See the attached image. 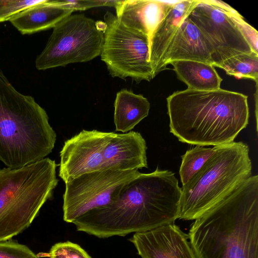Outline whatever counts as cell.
I'll list each match as a JSON object with an SVG mask.
<instances>
[{
  "label": "cell",
  "mask_w": 258,
  "mask_h": 258,
  "mask_svg": "<svg viewBox=\"0 0 258 258\" xmlns=\"http://www.w3.org/2000/svg\"><path fill=\"white\" fill-rule=\"evenodd\" d=\"M181 192L175 174L157 167L129 181L112 204L73 223L78 231L101 238L150 230L178 219Z\"/></svg>",
  "instance_id": "obj_1"
},
{
  "label": "cell",
  "mask_w": 258,
  "mask_h": 258,
  "mask_svg": "<svg viewBox=\"0 0 258 258\" xmlns=\"http://www.w3.org/2000/svg\"><path fill=\"white\" fill-rule=\"evenodd\" d=\"M196 258H258V176H250L191 224Z\"/></svg>",
  "instance_id": "obj_2"
},
{
  "label": "cell",
  "mask_w": 258,
  "mask_h": 258,
  "mask_svg": "<svg viewBox=\"0 0 258 258\" xmlns=\"http://www.w3.org/2000/svg\"><path fill=\"white\" fill-rule=\"evenodd\" d=\"M166 100L170 132L182 143L227 144L248 123L247 96L240 93L186 89L173 92Z\"/></svg>",
  "instance_id": "obj_3"
},
{
  "label": "cell",
  "mask_w": 258,
  "mask_h": 258,
  "mask_svg": "<svg viewBox=\"0 0 258 258\" xmlns=\"http://www.w3.org/2000/svg\"><path fill=\"white\" fill-rule=\"evenodd\" d=\"M56 139L44 109L0 70V161L11 169L36 162L51 153Z\"/></svg>",
  "instance_id": "obj_4"
},
{
  "label": "cell",
  "mask_w": 258,
  "mask_h": 258,
  "mask_svg": "<svg viewBox=\"0 0 258 258\" xmlns=\"http://www.w3.org/2000/svg\"><path fill=\"white\" fill-rule=\"evenodd\" d=\"M57 166L45 158L20 168H0V241L27 229L52 197Z\"/></svg>",
  "instance_id": "obj_5"
},
{
  "label": "cell",
  "mask_w": 258,
  "mask_h": 258,
  "mask_svg": "<svg viewBox=\"0 0 258 258\" xmlns=\"http://www.w3.org/2000/svg\"><path fill=\"white\" fill-rule=\"evenodd\" d=\"M249 151L242 142L217 146L202 168L182 185L178 219H196L250 177Z\"/></svg>",
  "instance_id": "obj_6"
},
{
  "label": "cell",
  "mask_w": 258,
  "mask_h": 258,
  "mask_svg": "<svg viewBox=\"0 0 258 258\" xmlns=\"http://www.w3.org/2000/svg\"><path fill=\"white\" fill-rule=\"evenodd\" d=\"M104 30L103 22H95L82 14L71 15L53 28L36 57V68L45 70L93 59L100 55Z\"/></svg>",
  "instance_id": "obj_7"
},
{
  "label": "cell",
  "mask_w": 258,
  "mask_h": 258,
  "mask_svg": "<svg viewBox=\"0 0 258 258\" xmlns=\"http://www.w3.org/2000/svg\"><path fill=\"white\" fill-rule=\"evenodd\" d=\"M104 22L100 55L112 77L130 78L137 83L153 79L148 37L125 26L110 12L104 15Z\"/></svg>",
  "instance_id": "obj_8"
},
{
  "label": "cell",
  "mask_w": 258,
  "mask_h": 258,
  "mask_svg": "<svg viewBox=\"0 0 258 258\" xmlns=\"http://www.w3.org/2000/svg\"><path fill=\"white\" fill-rule=\"evenodd\" d=\"M140 173L138 170H104L70 179L63 196V220L73 223L88 211L112 204L123 186Z\"/></svg>",
  "instance_id": "obj_9"
},
{
  "label": "cell",
  "mask_w": 258,
  "mask_h": 258,
  "mask_svg": "<svg viewBox=\"0 0 258 258\" xmlns=\"http://www.w3.org/2000/svg\"><path fill=\"white\" fill-rule=\"evenodd\" d=\"M188 17L210 45L214 67L237 54L254 52L230 17L204 0Z\"/></svg>",
  "instance_id": "obj_10"
},
{
  "label": "cell",
  "mask_w": 258,
  "mask_h": 258,
  "mask_svg": "<svg viewBox=\"0 0 258 258\" xmlns=\"http://www.w3.org/2000/svg\"><path fill=\"white\" fill-rule=\"evenodd\" d=\"M112 133L83 130L64 142L59 165V176L64 183L81 175L102 170L104 149Z\"/></svg>",
  "instance_id": "obj_11"
},
{
  "label": "cell",
  "mask_w": 258,
  "mask_h": 258,
  "mask_svg": "<svg viewBox=\"0 0 258 258\" xmlns=\"http://www.w3.org/2000/svg\"><path fill=\"white\" fill-rule=\"evenodd\" d=\"M129 240L142 258H196L188 235L174 223L135 233Z\"/></svg>",
  "instance_id": "obj_12"
},
{
  "label": "cell",
  "mask_w": 258,
  "mask_h": 258,
  "mask_svg": "<svg viewBox=\"0 0 258 258\" xmlns=\"http://www.w3.org/2000/svg\"><path fill=\"white\" fill-rule=\"evenodd\" d=\"M200 0L167 2L161 21L149 41V61L152 76L165 70L164 62L168 48L183 21L191 14Z\"/></svg>",
  "instance_id": "obj_13"
},
{
  "label": "cell",
  "mask_w": 258,
  "mask_h": 258,
  "mask_svg": "<svg viewBox=\"0 0 258 258\" xmlns=\"http://www.w3.org/2000/svg\"><path fill=\"white\" fill-rule=\"evenodd\" d=\"M147 149L146 142L139 132H112L104 149L102 170H138L148 168Z\"/></svg>",
  "instance_id": "obj_14"
},
{
  "label": "cell",
  "mask_w": 258,
  "mask_h": 258,
  "mask_svg": "<svg viewBox=\"0 0 258 258\" xmlns=\"http://www.w3.org/2000/svg\"><path fill=\"white\" fill-rule=\"evenodd\" d=\"M213 51L208 41L188 17L180 26L166 54L164 68L175 60H194L213 65Z\"/></svg>",
  "instance_id": "obj_15"
},
{
  "label": "cell",
  "mask_w": 258,
  "mask_h": 258,
  "mask_svg": "<svg viewBox=\"0 0 258 258\" xmlns=\"http://www.w3.org/2000/svg\"><path fill=\"white\" fill-rule=\"evenodd\" d=\"M168 2L161 1H119L116 16L125 26L148 37L149 41L162 18Z\"/></svg>",
  "instance_id": "obj_16"
},
{
  "label": "cell",
  "mask_w": 258,
  "mask_h": 258,
  "mask_svg": "<svg viewBox=\"0 0 258 258\" xmlns=\"http://www.w3.org/2000/svg\"><path fill=\"white\" fill-rule=\"evenodd\" d=\"M73 12L57 1L42 0L19 12L9 21L22 34H31L53 28Z\"/></svg>",
  "instance_id": "obj_17"
},
{
  "label": "cell",
  "mask_w": 258,
  "mask_h": 258,
  "mask_svg": "<svg viewBox=\"0 0 258 258\" xmlns=\"http://www.w3.org/2000/svg\"><path fill=\"white\" fill-rule=\"evenodd\" d=\"M114 106L115 131L127 133L148 115L150 104L142 95L122 89L116 94Z\"/></svg>",
  "instance_id": "obj_18"
},
{
  "label": "cell",
  "mask_w": 258,
  "mask_h": 258,
  "mask_svg": "<svg viewBox=\"0 0 258 258\" xmlns=\"http://www.w3.org/2000/svg\"><path fill=\"white\" fill-rule=\"evenodd\" d=\"M170 64L177 78L188 89L213 91L221 88L222 79L212 64L194 60H175Z\"/></svg>",
  "instance_id": "obj_19"
},
{
  "label": "cell",
  "mask_w": 258,
  "mask_h": 258,
  "mask_svg": "<svg viewBox=\"0 0 258 258\" xmlns=\"http://www.w3.org/2000/svg\"><path fill=\"white\" fill-rule=\"evenodd\" d=\"M228 75L237 79H250L257 83L258 54L241 53L232 56L217 66Z\"/></svg>",
  "instance_id": "obj_20"
},
{
  "label": "cell",
  "mask_w": 258,
  "mask_h": 258,
  "mask_svg": "<svg viewBox=\"0 0 258 258\" xmlns=\"http://www.w3.org/2000/svg\"><path fill=\"white\" fill-rule=\"evenodd\" d=\"M217 146L205 148L197 146L181 156L179 175L182 185L185 184L216 152Z\"/></svg>",
  "instance_id": "obj_21"
},
{
  "label": "cell",
  "mask_w": 258,
  "mask_h": 258,
  "mask_svg": "<svg viewBox=\"0 0 258 258\" xmlns=\"http://www.w3.org/2000/svg\"><path fill=\"white\" fill-rule=\"evenodd\" d=\"M48 255L49 258H91L79 245L69 241L54 244Z\"/></svg>",
  "instance_id": "obj_22"
},
{
  "label": "cell",
  "mask_w": 258,
  "mask_h": 258,
  "mask_svg": "<svg viewBox=\"0 0 258 258\" xmlns=\"http://www.w3.org/2000/svg\"><path fill=\"white\" fill-rule=\"evenodd\" d=\"M0 258H39L27 246L11 239L0 241Z\"/></svg>",
  "instance_id": "obj_23"
},
{
  "label": "cell",
  "mask_w": 258,
  "mask_h": 258,
  "mask_svg": "<svg viewBox=\"0 0 258 258\" xmlns=\"http://www.w3.org/2000/svg\"><path fill=\"white\" fill-rule=\"evenodd\" d=\"M41 1L42 0H0V23L9 21L19 12Z\"/></svg>",
  "instance_id": "obj_24"
},
{
  "label": "cell",
  "mask_w": 258,
  "mask_h": 258,
  "mask_svg": "<svg viewBox=\"0 0 258 258\" xmlns=\"http://www.w3.org/2000/svg\"><path fill=\"white\" fill-rule=\"evenodd\" d=\"M228 16L242 33L251 47L252 51L254 53L258 54L257 31L246 22L240 15L237 16Z\"/></svg>",
  "instance_id": "obj_25"
},
{
  "label": "cell",
  "mask_w": 258,
  "mask_h": 258,
  "mask_svg": "<svg viewBox=\"0 0 258 258\" xmlns=\"http://www.w3.org/2000/svg\"><path fill=\"white\" fill-rule=\"evenodd\" d=\"M58 3L75 11L85 10L88 9L103 7H115L119 1H57Z\"/></svg>",
  "instance_id": "obj_26"
}]
</instances>
